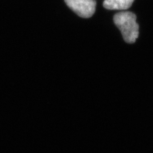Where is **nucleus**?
I'll return each mask as SVG.
<instances>
[{
    "label": "nucleus",
    "instance_id": "2",
    "mask_svg": "<svg viewBox=\"0 0 153 153\" xmlns=\"http://www.w3.org/2000/svg\"><path fill=\"white\" fill-rule=\"evenodd\" d=\"M68 7L82 18H89L96 10L97 3L94 0H65Z\"/></svg>",
    "mask_w": 153,
    "mask_h": 153
},
{
    "label": "nucleus",
    "instance_id": "1",
    "mask_svg": "<svg viewBox=\"0 0 153 153\" xmlns=\"http://www.w3.org/2000/svg\"><path fill=\"white\" fill-rule=\"evenodd\" d=\"M135 14L130 12H123L116 13L114 22L120 30L124 41L128 44L135 43L138 36L139 26L137 23Z\"/></svg>",
    "mask_w": 153,
    "mask_h": 153
},
{
    "label": "nucleus",
    "instance_id": "3",
    "mask_svg": "<svg viewBox=\"0 0 153 153\" xmlns=\"http://www.w3.org/2000/svg\"><path fill=\"white\" fill-rule=\"evenodd\" d=\"M134 0H105L103 5L108 10H126L130 8Z\"/></svg>",
    "mask_w": 153,
    "mask_h": 153
}]
</instances>
